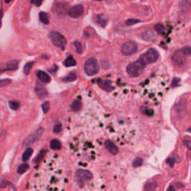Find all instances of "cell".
Returning <instances> with one entry per match:
<instances>
[{
    "instance_id": "cell-1",
    "label": "cell",
    "mask_w": 191,
    "mask_h": 191,
    "mask_svg": "<svg viewBox=\"0 0 191 191\" xmlns=\"http://www.w3.org/2000/svg\"><path fill=\"white\" fill-rule=\"evenodd\" d=\"M146 65L144 64L140 60L131 63L126 68L127 73L132 77H138L143 73Z\"/></svg>"
},
{
    "instance_id": "cell-2",
    "label": "cell",
    "mask_w": 191,
    "mask_h": 191,
    "mask_svg": "<svg viewBox=\"0 0 191 191\" xmlns=\"http://www.w3.org/2000/svg\"><path fill=\"white\" fill-rule=\"evenodd\" d=\"M159 58V54L155 49H149L146 52L143 53L140 57V59L144 64L148 65L156 62Z\"/></svg>"
},
{
    "instance_id": "cell-3",
    "label": "cell",
    "mask_w": 191,
    "mask_h": 191,
    "mask_svg": "<svg viewBox=\"0 0 191 191\" xmlns=\"http://www.w3.org/2000/svg\"><path fill=\"white\" fill-rule=\"evenodd\" d=\"M84 71L87 73V75L92 76L95 75L98 73L100 71V67H99L97 60L94 58H91L84 63Z\"/></svg>"
},
{
    "instance_id": "cell-4",
    "label": "cell",
    "mask_w": 191,
    "mask_h": 191,
    "mask_svg": "<svg viewBox=\"0 0 191 191\" xmlns=\"http://www.w3.org/2000/svg\"><path fill=\"white\" fill-rule=\"evenodd\" d=\"M49 37H50L52 43L55 47L61 48L63 50L64 49L65 46L67 44V40L61 34L58 32V31H52L49 35Z\"/></svg>"
},
{
    "instance_id": "cell-5",
    "label": "cell",
    "mask_w": 191,
    "mask_h": 191,
    "mask_svg": "<svg viewBox=\"0 0 191 191\" xmlns=\"http://www.w3.org/2000/svg\"><path fill=\"white\" fill-rule=\"evenodd\" d=\"M92 178H93V175L88 170L79 169L75 173V181L81 186L84 185L85 182L90 181Z\"/></svg>"
},
{
    "instance_id": "cell-6",
    "label": "cell",
    "mask_w": 191,
    "mask_h": 191,
    "mask_svg": "<svg viewBox=\"0 0 191 191\" xmlns=\"http://www.w3.org/2000/svg\"><path fill=\"white\" fill-rule=\"evenodd\" d=\"M137 51V45L136 43L133 41L125 42V43L121 47V52L123 55L128 56L132 55Z\"/></svg>"
},
{
    "instance_id": "cell-7",
    "label": "cell",
    "mask_w": 191,
    "mask_h": 191,
    "mask_svg": "<svg viewBox=\"0 0 191 191\" xmlns=\"http://www.w3.org/2000/svg\"><path fill=\"white\" fill-rule=\"evenodd\" d=\"M186 56L181 50H177L173 55V62L176 66L182 67L186 63Z\"/></svg>"
},
{
    "instance_id": "cell-8",
    "label": "cell",
    "mask_w": 191,
    "mask_h": 191,
    "mask_svg": "<svg viewBox=\"0 0 191 191\" xmlns=\"http://www.w3.org/2000/svg\"><path fill=\"white\" fill-rule=\"evenodd\" d=\"M43 128H40L38 131L33 133L32 134H30L29 136H28L26 139L24 140V145L26 146H29V145L33 144L34 143L37 142L39 139L40 138L42 135L43 134Z\"/></svg>"
},
{
    "instance_id": "cell-9",
    "label": "cell",
    "mask_w": 191,
    "mask_h": 191,
    "mask_svg": "<svg viewBox=\"0 0 191 191\" xmlns=\"http://www.w3.org/2000/svg\"><path fill=\"white\" fill-rule=\"evenodd\" d=\"M84 13V8L81 5H76L72 6L68 10V14L72 18H78Z\"/></svg>"
},
{
    "instance_id": "cell-10",
    "label": "cell",
    "mask_w": 191,
    "mask_h": 191,
    "mask_svg": "<svg viewBox=\"0 0 191 191\" xmlns=\"http://www.w3.org/2000/svg\"><path fill=\"white\" fill-rule=\"evenodd\" d=\"M105 146L107 148L108 151L111 152L112 155H116L119 152V149H118L117 146L114 143L111 142V140H106L105 143Z\"/></svg>"
},
{
    "instance_id": "cell-11",
    "label": "cell",
    "mask_w": 191,
    "mask_h": 191,
    "mask_svg": "<svg viewBox=\"0 0 191 191\" xmlns=\"http://www.w3.org/2000/svg\"><path fill=\"white\" fill-rule=\"evenodd\" d=\"M98 84L102 89H103L105 91L111 92L114 89L113 86H111V82L108 81H104L102 79H99L98 80Z\"/></svg>"
},
{
    "instance_id": "cell-12",
    "label": "cell",
    "mask_w": 191,
    "mask_h": 191,
    "mask_svg": "<svg viewBox=\"0 0 191 191\" xmlns=\"http://www.w3.org/2000/svg\"><path fill=\"white\" fill-rule=\"evenodd\" d=\"M37 75H38V79L43 83L47 84V83L50 82L51 78L49 75H48L47 72H45L44 71H41V70H39V71L37 72Z\"/></svg>"
},
{
    "instance_id": "cell-13",
    "label": "cell",
    "mask_w": 191,
    "mask_h": 191,
    "mask_svg": "<svg viewBox=\"0 0 191 191\" xmlns=\"http://www.w3.org/2000/svg\"><path fill=\"white\" fill-rule=\"evenodd\" d=\"M154 38H155V33L151 30H148V31H145L142 34V38L146 41H151L153 40Z\"/></svg>"
},
{
    "instance_id": "cell-14",
    "label": "cell",
    "mask_w": 191,
    "mask_h": 191,
    "mask_svg": "<svg viewBox=\"0 0 191 191\" xmlns=\"http://www.w3.org/2000/svg\"><path fill=\"white\" fill-rule=\"evenodd\" d=\"M55 10L59 14H64L67 13V6L64 3L59 2L55 5Z\"/></svg>"
},
{
    "instance_id": "cell-15",
    "label": "cell",
    "mask_w": 191,
    "mask_h": 191,
    "mask_svg": "<svg viewBox=\"0 0 191 191\" xmlns=\"http://www.w3.org/2000/svg\"><path fill=\"white\" fill-rule=\"evenodd\" d=\"M36 93L40 98H44L47 95V91L46 88L40 85H38L36 87Z\"/></svg>"
},
{
    "instance_id": "cell-16",
    "label": "cell",
    "mask_w": 191,
    "mask_h": 191,
    "mask_svg": "<svg viewBox=\"0 0 191 191\" xmlns=\"http://www.w3.org/2000/svg\"><path fill=\"white\" fill-rule=\"evenodd\" d=\"M63 64H64V66L68 67H73V66H75V65H76V61H75V60L74 59L72 55H70V56H69L66 60H65L64 62H63Z\"/></svg>"
},
{
    "instance_id": "cell-17",
    "label": "cell",
    "mask_w": 191,
    "mask_h": 191,
    "mask_svg": "<svg viewBox=\"0 0 191 191\" xmlns=\"http://www.w3.org/2000/svg\"><path fill=\"white\" fill-rule=\"evenodd\" d=\"M17 67H18V61H9L8 63H7V70H17Z\"/></svg>"
},
{
    "instance_id": "cell-18",
    "label": "cell",
    "mask_w": 191,
    "mask_h": 191,
    "mask_svg": "<svg viewBox=\"0 0 191 191\" xmlns=\"http://www.w3.org/2000/svg\"><path fill=\"white\" fill-rule=\"evenodd\" d=\"M50 147L54 150H59L61 148V143L58 140L54 139L50 142Z\"/></svg>"
},
{
    "instance_id": "cell-19",
    "label": "cell",
    "mask_w": 191,
    "mask_h": 191,
    "mask_svg": "<svg viewBox=\"0 0 191 191\" xmlns=\"http://www.w3.org/2000/svg\"><path fill=\"white\" fill-rule=\"evenodd\" d=\"M39 18L40 20L44 24L47 25L49 23V16L47 13L45 12H40V14H39Z\"/></svg>"
},
{
    "instance_id": "cell-20",
    "label": "cell",
    "mask_w": 191,
    "mask_h": 191,
    "mask_svg": "<svg viewBox=\"0 0 191 191\" xmlns=\"http://www.w3.org/2000/svg\"><path fill=\"white\" fill-rule=\"evenodd\" d=\"M33 152V149L31 148H29L25 151V152L22 155V161H27L30 158V157L31 156Z\"/></svg>"
},
{
    "instance_id": "cell-21",
    "label": "cell",
    "mask_w": 191,
    "mask_h": 191,
    "mask_svg": "<svg viewBox=\"0 0 191 191\" xmlns=\"http://www.w3.org/2000/svg\"><path fill=\"white\" fill-rule=\"evenodd\" d=\"M156 187L157 184L155 182H148L145 185L144 191H155Z\"/></svg>"
},
{
    "instance_id": "cell-22",
    "label": "cell",
    "mask_w": 191,
    "mask_h": 191,
    "mask_svg": "<svg viewBox=\"0 0 191 191\" xmlns=\"http://www.w3.org/2000/svg\"><path fill=\"white\" fill-rule=\"evenodd\" d=\"M155 30L159 34V35H164L166 32L165 27H164V26L161 23H158L155 25Z\"/></svg>"
},
{
    "instance_id": "cell-23",
    "label": "cell",
    "mask_w": 191,
    "mask_h": 191,
    "mask_svg": "<svg viewBox=\"0 0 191 191\" xmlns=\"http://www.w3.org/2000/svg\"><path fill=\"white\" fill-rule=\"evenodd\" d=\"M29 167V164H21V165L19 166V168H18V170H17V172H18L19 174H23L24 173H26V171L28 170Z\"/></svg>"
},
{
    "instance_id": "cell-24",
    "label": "cell",
    "mask_w": 191,
    "mask_h": 191,
    "mask_svg": "<svg viewBox=\"0 0 191 191\" xmlns=\"http://www.w3.org/2000/svg\"><path fill=\"white\" fill-rule=\"evenodd\" d=\"M72 109L74 111H78L80 110L81 108V102H79V100H75L72 102V105H71Z\"/></svg>"
},
{
    "instance_id": "cell-25",
    "label": "cell",
    "mask_w": 191,
    "mask_h": 191,
    "mask_svg": "<svg viewBox=\"0 0 191 191\" xmlns=\"http://www.w3.org/2000/svg\"><path fill=\"white\" fill-rule=\"evenodd\" d=\"M96 22L98 23V25H100V26H102V27H105V26H106L107 22H106V20L105 19H102L101 15L96 16Z\"/></svg>"
},
{
    "instance_id": "cell-26",
    "label": "cell",
    "mask_w": 191,
    "mask_h": 191,
    "mask_svg": "<svg viewBox=\"0 0 191 191\" xmlns=\"http://www.w3.org/2000/svg\"><path fill=\"white\" fill-rule=\"evenodd\" d=\"M75 79H76V75H75V73H70L63 79V81L69 82V81H75Z\"/></svg>"
},
{
    "instance_id": "cell-27",
    "label": "cell",
    "mask_w": 191,
    "mask_h": 191,
    "mask_svg": "<svg viewBox=\"0 0 191 191\" xmlns=\"http://www.w3.org/2000/svg\"><path fill=\"white\" fill-rule=\"evenodd\" d=\"M34 64V62H29L26 64V66L24 67V72L26 75H28L31 71V69L32 67V65Z\"/></svg>"
},
{
    "instance_id": "cell-28",
    "label": "cell",
    "mask_w": 191,
    "mask_h": 191,
    "mask_svg": "<svg viewBox=\"0 0 191 191\" xmlns=\"http://www.w3.org/2000/svg\"><path fill=\"white\" fill-rule=\"evenodd\" d=\"M9 106L12 110H17L19 107V103L16 101H10L9 102Z\"/></svg>"
},
{
    "instance_id": "cell-29",
    "label": "cell",
    "mask_w": 191,
    "mask_h": 191,
    "mask_svg": "<svg viewBox=\"0 0 191 191\" xmlns=\"http://www.w3.org/2000/svg\"><path fill=\"white\" fill-rule=\"evenodd\" d=\"M143 160L141 158H137L133 161V167H140L143 164Z\"/></svg>"
},
{
    "instance_id": "cell-30",
    "label": "cell",
    "mask_w": 191,
    "mask_h": 191,
    "mask_svg": "<svg viewBox=\"0 0 191 191\" xmlns=\"http://www.w3.org/2000/svg\"><path fill=\"white\" fill-rule=\"evenodd\" d=\"M74 45H75V48H76V52L79 53V54H81L82 53V46L80 42L79 41H75L74 42Z\"/></svg>"
},
{
    "instance_id": "cell-31",
    "label": "cell",
    "mask_w": 191,
    "mask_h": 191,
    "mask_svg": "<svg viewBox=\"0 0 191 191\" xmlns=\"http://www.w3.org/2000/svg\"><path fill=\"white\" fill-rule=\"evenodd\" d=\"M140 21L139 19H129L128 20H126L125 23H126L127 26H132V25H134L137 22H140Z\"/></svg>"
},
{
    "instance_id": "cell-32",
    "label": "cell",
    "mask_w": 191,
    "mask_h": 191,
    "mask_svg": "<svg viewBox=\"0 0 191 191\" xmlns=\"http://www.w3.org/2000/svg\"><path fill=\"white\" fill-rule=\"evenodd\" d=\"M181 51L185 53V55L191 56V47H185L182 48Z\"/></svg>"
},
{
    "instance_id": "cell-33",
    "label": "cell",
    "mask_w": 191,
    "mask_h": 191,
    "mask_svg": "<svg viewBox=\"0 0 191 191\" xmlns=\"http://www.w3.org/2000/svg\"><path fill=\"white\" fill-rule=\"evenodd\" d=\"M11 81L10 79H2L0 80V87H4L10 84Z\"/></svg>"
},
{
    "instance_id": "cell-34",
    "label": "cell",
    "mask_w": 191,
    "mask_h": 191,
    "mask_svg": "<svg viewBox=\"0 0 191 191\" xmlns=\"http://www.w3.org/2000/svg\"><path fill=\"white\" fill-rule=\"evenodd\" d=\"M42 108H43V112L47 113L49 110V102H45L42 105Z\"/></svg>"
},
{
    "instance_id": "cell-35",
    "label": "cell",
    "mask_w": 191,
    "mask_h": 191,
    "mask_svg": "<svg viewBox=\"0 0 191 191\" xmlns=\"http://www.w3.org/2000/svg\"><path fill=\"white\" fill-rule=\"evenodd\" d=\"M46 150H43V151H41L40 152V153H39V155H38V157H37L36 158V161L37 162H40V161L42 160V158H43V156H44V155H45L46 154Z\"/></svg>"
},
{
    "instance_id": "cell-36",
    "label": "cell",
    "mask_w": 191,
    "mask_h": 191,
    "mask_svg": "<svg viewBox=\"0 0 191 191\" xmlns=\"http://www.w3.org/2000/svg\"><path fill=\"white\" fill-rule=\"evenodd\" d=\"M61 128H62V126H61V124H60L59 123V124H57V125H55L53 131H54L55 133L58 134V133H59L60 132H61Z\"/></svg>"
},
{
    "instance_id": "cell-37",
    "label": "cell",
    "mask_w": 191,
    "mask_h": 191,
    "mask_svg": "<svg viewBox=\"0 0 191 191\" xmlns=\"http://www.w3.org/2000/svg\"><path fill=\"white\" fill-rule=\"evenodd\" d=\"M43 0H31V2L32 3V4L35 5L36 6H40V5L43 3Z\"/></svg>"
},
{
    "instance_id": "cell-38",
    "label": "cell",
    "mask_w": 191,
    "mask_h": 191,
    "mask_svg": "<svg viewBox=\"0 0 191 191\" xmlns=\"http://www.w3.org/2000/svg\"><path fill=\"white\" fill-rule=\"evenodd\" d=\"M167 164H169V166H170V167H173V165H174V164H175L174 159L171 158H168L167 161Z\"/></svg>"
},
{
    "instance_id": "cell-39",
    "label": "cell",
    "mask_w": 191,
    "mask_h": 191,
    "mask_svg": "<svg viewBox=\"0 0 191 191\" xmlns=\"http://www.w3.org/2000/svg\"><path fill=\"white\" fill-rule=\"evenodd\" d=\"M184 143H185V146H186L187 147L189 148V149L191 150V141L186 140V141H185V142H184Z\"/></svg>"
},
{
    "instance_id": "cell-40",
    "label": "cell",
    "mask_w": 191,
    "mask_h": 191,
    "mask_svg": "<svg viewBox=\"0 0 191 191\" xmlns=\"http://www.w3.org/2000/svg\"><path fill=\"white\" fill-rule=\"evenodd\" d=\"M8 185V181H3L2 182H0V187H5Z\"/></svg>"
},
{
    "instance_id": "cell-41",
    "label": "cell",
    "mask_w": 191,
    "mask_h": 191,
    "mask_svg": "<svg viewBox=\"0 0 191 191\" xmlns=\"http://www.w3.org/2000/svg\"><path fill=\"white\" fill-rule=\"evenodd\" d=\"M2 17H3L2 8H1V10H0V27H1L2 26Z\"/></svg>"
},
{
    "instance_id": "cell-42",
    "label": "cell",
    "mask_w": 191,
    "mask_h": 191,
    "mask_svg": "<svg viewBox=\"0 0 191 191\" xmlns=\"http://www.w3.org/2000/svg\"><path fill=\"white\" fill-rule=\"evenodd\" d=\"M146 114L148 115V116H152V115L153 114V111L152 110H146Z\"/></svg>"
},
{
    "instance_id": "cell-43",
    "label": "cell",
    "mask_w": 191,
    "mask_h": 191,
    "mask_svg": "<svg viewBox=\"0 0 191 191\" xmlns=\"http://www.w3.org/2000/svg\"><path fill=\"white\" fill-rule=\"evenodd\" d=\"M167 191H175L174 187H173V186L169 187V189H168V190H167Z\"/></svg>"
},
{
    "instance_id": "cell-44",
    "label": "cell",
    "mask_w": 191,
    "mask_h": 191,
    "mask_svg": "<svg viewBox=\"0 0 191 191\" xmlns=\"http://www.w3.org/2000/svg\"><path fill=\"white\" fill-rule=\"evenodd\" d=\"M6 70H7V69H2V70H0V74H2L5 71H6Z\"/></svg>"
},
{
    "instance_id": "cell-45",
    "label": "cell",
    "mask_w": 191,
    "mask_h": 191,
    "mask_svg": "<svg viewBox=\"0 0 191 191\" xmlns=\"http://www.w3.org/2000/svg\"><path fill=\"white\" fill-rule=\"evenodd\" d=\"M11 1H13V0H5V3H10Z\"/></svg>"
},
{
    "instance_id": "cell-46",
    "label": "cell",
    "mask_w": 191,
    "mask_h": 191,
    "mask_svg": "<svg viewBox=\"0 0 191 191\" xmlns=\"http://www.w3.org/2000/svg\"><path fill=\"white\" fill-rule=\"evenodd\" d=\"M106 2H108V3H111V2H114V0H106Z\"/></svg>"
},
{
    "instance_id": "cell-47",
    "label": "cell",
    "mask_w": 191,
    "mask_h": 191,
    "mask_svg": "<svg viewBox=\"0 0 191 191\" xmlns=\"http://www.w3.org/2000/svg\"><path fill=\"white\" fill-rule=\"evenodd\" d=\"M188 132H190V133H191V127H190V128L188 129Z\"/></svg>"
},
{
    "instance_id": "cell-48",
    "label": "cell",
    "mask_w": 191,
    "mask_h": 191,
    "mask_svg": "<svg viewBox=\"0 0 191 191\" xmlns=\"http://www.w3.org/2000/svg\"><path fill=\"white\" fill-rule=\"evenodd\" d=\"M98 1H102V0H98Z\"/></svg>"
},
{
    "instance_id": "cell-49",
    "label": "cell",
    "mask_w": 191,
    "mask_h": 191,
    "mask_svg": "<svg viewBox=\"0 0 191 191\" xmlns=\"http://www.w3.org/2000/svg\"><path fill=\"white\" fill-rule=\"evenodd\" d=\"M190 32H191V31H190Z\"/></svg>"
}]
</instances>
